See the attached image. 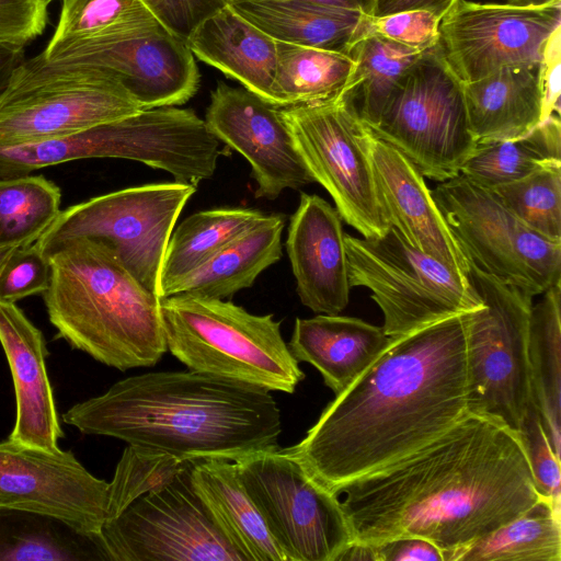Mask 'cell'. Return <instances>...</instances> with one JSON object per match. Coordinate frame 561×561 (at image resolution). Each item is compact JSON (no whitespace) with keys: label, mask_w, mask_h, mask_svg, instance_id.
<instances>
[{"label":"cell","mask_w":561,"mask_h":561,"mask_svg":"<svg viewBox=\"0 0 561 561\" xmlns=\"http://www.w3.org/2000/svg\"><path fill=\"white\" fill-rule=\"evenodd\" d=\"M341 493L354 540L378 545L420 537L438 547L444 561L541 497L519 436L472 413Z\"/></svg>","instance_id":"6da1fadb"},{"label":"cell","mask_w":561,"mask_h":561,"mask_svg":"<svg viewBox=\"0 0 561 561\" xmlns=\"http://www.w3.org/2000/svg\"><path fill=\"white\" fill-rule=\"evenodd\" d=\"M467 394L463 313L390 336L306 436L283 450L340 494L447 432L469 413Z\"/></svg>","instance_id":"7a4b0ae2"},{"label":"cell","mask_w":561,"mask_h":561,"mask_svg":"<svg viewBox=\"0 0 561 561\" xmlns=\"http://www.w3.org/2000/svg\"><path fill=\"white\" fill-rule=\"evenodd\" d=\"M62 420L83 434L114 437L187 462H234L278 446L282 432L270 391L190 369L125 378L75 404Z\"/></svg>","instance_id":"3957f363"},{"label":"cell","mask_w":561,"mask_h":561,"mask_svg":"<svg viewBox=\"0 0 561 561\" xmlns=\"http://www.w3.org/2000/svg\"><path fill=\"white\" fill-rule=\"evenodd\" d=\"M50 275L43 299L58 336L125 371L156 365L168 351L160 298L105 243L73 238L44 252Z\"/></svg>","instance_id":"277c9868"},{"label":"cell","mask_w":561,"mask_h":561,"mask_svg":"<svg viewBox=\"0 0 561 561\" xmlns=\"http://www.w3.org/2000/svg\"><path fill=\"white\" fill-rule=\"evenodd\" d=\"M167 350L190 370L293 393L305 378L273 314L181 293L160 298Z\"/></svg>","instance_id":"5b68a950"},{"label":"cell","mask_w":561,"mask_h":561,"mask_svg":"<svg viewBox=\"0 0 561 561\" xmlns=\"http://www.w3.org/2000/svg\"><path fill=\"white\" fill-rule=\"evenodd\" d=\"M351 287H365L399 336L474 311L483 301L468 276L412 247L392 226L377 238L344 236Z\"/></svg>","instance_id":"8992f818"},{"label":"cell","mask_w":561,"mask_h":561,"mask_svg":"<svg viewBox=\"0 0 561 561\" xmlns=\"http://www.w3.org/2000/svg\"><path fill=\"white\" fill-rule=\"evenodd\" d=\"M483 306L467 313L468 412L517 435L533 403L528 328L533 297L469 263Z\"/></svg>","instance_id":"52a82bcc"},{"label":"cell","mask_w":561,"mask_h":561,"mask_svg":"<svg viewBox=\"0 0 561 561\" xmlns=\"http://www.w3.org/2000/svg\"><path fill=\"white\" fill-rule=\"evenodd\" d=\"M373 135L399 150L423 176L444 182L460 173L477 141L462 82L438 44L421 54L399 80Z\"/></svg>","instance_id":"ba28073f"},{"label":"cell","mask_w":561,"mask_h":561,"mask_svg":"<svg viewBox=\"0 0 561 561\" xmlns=\"http://www.w3.org/2000/svg\"><path fill=\"white\" fill-rule=\"evenodd\" d=\"M141 108L101 70L25 59L0 99V147L56 138L138 113Z\"/></svg>","instance_id":"9c48e42d"},{"label":"cell","mask_w":561,"mask_h":561,"mask_svg":"<svg viewBox=\"0 0 561 561\" xmlns=\"http://www.w3.org/2000/svg\"><path fill=\"white\" fill-rule=\"evenodd\" d=\"M197 185L150 183L92 197L59 213L36 241L44 253L73 238L108 245L130 274L158 296L164 252L174 225Z\"/></svg>","instance_id":"30bf717a"},{"label":"cell","mask_w":561,"mask_h":561,"mask_svg":"<svg viewBox=\"0 0 561 561\" xmlns=\"http://www.w3.org/2000/svg\"><path fill=\"white\" fill-rule=\"evenodd\" d=\"M234 465L285 561H335L354 540L339 494L278 446Z\"/></svg>","instance_id":"8fae6325"},{"label":"cell","mask_w":561,"mask_h":561,"mask_svg":"<svg viewBox=\"0 0 561 561\" xmlns=\"http://www.w3.org/2000/svg\"><path fill=\"white\" fill-rule=\"evenodd\" d=\"M432 194L469 263L533 298L561 280V243L529 229L490 188L459 173Z\"/></svg>","instance_id":"7c38bea8"},{"label":"cell","mask_w":561,"mask_h":561,"mask_svg":"<svg viewBox=\"0 0 561 561\" xmlns=\"http://www.w3.org/2000/svg\"><path fill=\"white\" fill-rule=\"evenodd\" d=\"M294 144L314 182L334 201L341 218L362 237L390 227L378 199L369 127L344 98L280 107Z\"/></svg>","instance_id":"4fadbf2b"},{"label":"cell","mask_w":561,"mask_h":561,"mask_svg":"<svg viewBox=\"0 0 561 561\" xmlns=\"http://www.w3.org/2000/svg\"><path fill=\"white\" fill-rule=\"evenodd\" d=\"M190 466L104 523L108 561H243L196 493Z\"/></svg>","instance_id":"5bb4252c"},{"label":"cell","mask_w":561,"mask_h":561,"mask_svg":"<svg viewBox=\"0 0 561 561\" xmlns=\"http://www.w3.org/2000/svg\"><path fill=\"white\" fill-rule=\"evenodd\" d=\"M561 26V2L543 7L458 0L439 22L438 48L461 82L510 66L540 64Z\"/></svg>","instance_id":"9a60e30c"},{"label":"cell","mask_w":561,"mask_h":561,"mask_svg":"<svg viewBox=\"0 0 561 561\" xmlns=\"http://www.w3.org/2000/svg\"><path fill=\"white\" fill-rule=\"evenodd\" d=\"M47 62L96 68L115 80L141 110L184 104L199 85L194 55L184 41L165 28L83 43Z\"/></svg>","instance_id":"2e32d148"},{"label":"cell","mask_w":561,"mask_h":561,"mask_svg":"<svg viewBox=\"0 0 561 561\" xmlns=\"http://www.w3.org/2000/svg\"><path fill=\"white\" fill-rule=\"evenodd\" d=\"M110 482L95 478L71 451L0 443V506L49 514L100 534Z\"/></svg>","instance_id":"e0dca14e"},{"label":"cell","mask_w":561,"mask_h":561,"mask_svg":"<svg viewBox=\"0 0 561 561\" xmlns=\"http://www.w3.org/2000/svg\"><path fill=\"white\" fill-rule=\"evenodd\" d=\"M205 123L219 141L243 156L255 180V197L276 199L286 188L314 182L296 149L280 107L219 81L210 93Z\"/></svg>","instance_id":"ac0fdd59"},{"label":"cell","mask_w":561,"mask_h":561,"mask_svg":"<svg viewBox=\"0 0 561 561\" xmlns=\"http://www.w3.org/2000/svg\"><path fill=\"white\" fill-rule=\"evenodd\" d=\"M171 138L162 117L141 110L124 118L73 134L13 147H0V178L90 158H118L160 168Z\"/></svg>","instance_id":"d6986e66"},{"label":"cell","mask_w":561,"mask_h":561,"mask_svg":"<svg viewBox=\"0 0 561 561\" xmlns=\"http://www.w3.org/2000/svg\"><path fill=\"white\" fill-rule=\"evenodd\" d=\"M342 218L316 194H300L289 220L286 251L304 306L317 314H339L351 285Z\"/></svg>","instance_id":"ffe728a7"},{"label":"cell","mask_w":561,"mask_h":561,"mask_svg":"<svg viewBox=\"0 0 561 561\" xmlns=\"http://www.w3.org/2000/svg\"><path fill=\"white\" fill-rule=\"evenodd\" d=\"M370 156L378 199L389 225L415 249L468 276L469 261L421 172L399 150L374 135Z\"/></svg>","instance_id":"44dd1931"},{"label":"cell","mask_w":561,"mask_h":561,"mask_svg":"<svg viewBox=\"0 0 561 561\" xmlns=\"http://www.w3.org/2000/svg\"><path fill=\"white\" fill-rule=\"evenodd\" d=\"M0 343L11 369L16 416L9 439L47 450L59 449L62 431L48 379L45 340L15 302L0 300Z\"/></svg>","instance_id":"7402d4cb"},{"label":"cell","mask_w":561,"mask_h":561,"mask_svg":"<svg viewBox=\"0 0 561 561\" xmlns=\"http://www.w3.org/2000/svg\"><path fill=\"white\" fill-rule=\"evenodd\" d=\"M382 327L339 314L297 318L289 343L298 362L312 365L324 383L341 393L388 345Z\"/></svg>","instance_id":"603a6c76"},{"label":"cell","mask_w":561,"mask_h":561,"mask_svg":"<svg viewBox=\"0 0 561 561\" xmlns=\"http://www.w3.org/2000/svg\"><path fill=\"white\" fill-rule=\"evenodd\" d=\"M462 90L477 144L520 138L542 122L539 64L501 68Z\"/></svg>","instance_id":"cb8c5ba5"},{"label":"cell","mask_w":561,"mask_h":561,"mask_svg":"<svg viewBox=\"0 0 561 561\" xmlns=\"http://www.w3.org/2000/svg\"><path fill=\"white\" fill-rule=\"evenodd\" d=\"M186 44L199 60L272 103L276 41L242 18L229 3L205 19Z\"/></svg>","instance_id":"d4e9b609"},{"label":"cell","mask_w":561,"mask_h":561,"mask_svg":"<svg viewBox=\"0 0 561 561\" xmlns=\"http://www.w3.org/2000/svg\"><path fill=\"white\" fill-rule=\"evenodd\" d=\"M229 4L277 42L351 56L370 34V16L362 11L288 0H232Z\"/></svg>","instance_id":"484cf974"},{"label":"cell","mask_w":561,"mask_h":561,"mask_svg":"<svg viewBox=\"0 0 561 561\" xmlns=\"http://www.w3.org/2000/svg\"><path fill=\"white\" fill-rule=\"evenodd\" d=\"M190 476L216 526L243 561H285L243 488L233 461H193Z\"/></svg>","instance_id":"4316f807"},{"label":"cell","mask_w":561,"mask_h":561,"mask_svg":"<svg viewBox=\"0 0 561 561\" xmlns=\"http://www.w3.org/2000/svg\"><path fill=\"white\" fill-rule=\"evenodd\" d=\"M284 227L283 214H265L255 226L178 280L168 296L187 293L225 299L251 287L263 271L282 257Z\"/></svg>","instance_id":"83f0119b"},{"label":"cell","mask_w":561,"mask_h":561,"mask_svg":"<svg viewBox=\"0 0 561 561\" xmlns=\"http://www.w3.org/2000/svg\"><path fill=\"white\" fill-rule=\"evenodd\" d=\"M107 560L100 534L35 511L0 506V561Z\"/></svg>","instance_id":"f1b7e54d"},{"label":"cell","mask_w":561,"mask_h":561,"mask_svg":"<svg viewBox=\"0 0 561 561\" xmlns=\"http://www.w3.org/2000/svg\"><path fill=\"white\" fill-rule=\"evenodd\" d=\"M264 216L254 208L220 207L195 213L181 221L172 231L164 252L158 297L168 296L178 280L197 270Z\"/></svg>","instance_id":"f546056e"},{"label":"cell","mask_w":561,"mask_h":561,"mask_svg":"<svg viewBox=\"0 0 561 561\" xmlns=\"http://www.w3.org/2000/svg\"><path fill=\"white\" fill-rule=\"evenodd\" d=\"M542 294V299L531 306L529 316L530 380L545 431L560 457L561 280Z\"/></svg>","instance_id":"4dcf8cb0"},{"label":"cell","mask_w":561,"mask_h":561,"mask_svg":"<svg viewBox=\"0 0 561 561\" xmlns=\"http://www.w3.org/2000/svg\"><path fill=\"white\" fill-rule=\"evenodd\" d=\"M560 115H552L520 138L477 144L460 174L486 187L514 182L561 165Z\"/></svg>","instance_id":"1f68e13d"},{"label":"cell","mask_w":561,"mask_h":561,"mask_svg":"<svg viewBox=\"0 0 561 561\" xmlns=\"http://www.w3.org/2000/svg\"><path fill=\"white\" fill-rule=\"evenodd\" d=\"M354 65L344 54L276 41L272 103L287 107L335 100Z\"/></svg>","instance_id":"d6a6232c"},{"label":"cell","mask_w":561,"mask_h":561,"mask_svg":"<svg viewBox=\"0 0 561 561\" xmlns=\"http://www.w3.org/2000/svg\"><path fill=\"white\" fill-rule=\"evenodd\" d=\"M561 504L540 497L515 519L454 552L449 561H560Z\"/></svg>","instance_id":"836d02e7"},{"label":"cell","mask_w":561,"mask_h":561,"mask_svg":"<svg viewBox=\"0 0 561 561\" xmlns=\"http://www.w3.org/2000/svg\"><path fill=\"white\" fill-rule=\"evenodd\" d=\"M161 28L140 0H62L56 30L41 55L50 61L83 43Z\"/></svg>","instance_id":"e575fe53"},{"label":"cell","mask_w":561,"mask_h":561,"mask_svg":"<svg viewBox=\"0 0 561 561\" xmlns=\"http://www.w3.org/2000/svg\"><path fill=\"white\" fill-rule=\"evenodd\" d=\"M422 53L374 33L366 35L351 53L354 69L339 98L350 101L371 127L401 77Z\"/></svg>","instance_id":"d590c367"},{"label":"cell","mask_w":561,"mask_h":561,"mask_svg":"<svg viewBox=\"0 0 561 561\" xmlns=\"http://www.w3.org/2000/svg\"><path fill=\"white\" fill-rule=\"evenodd\" d=\"M61 192L44 175L0 178V248L36 242L57 218Z\"/></svg>","instance_id":"8d00e7d4"},{"label":"cell","mask_w":561,"mask_h":561,"mask_svg":"<svg viewBox=\"0 0 561 561\" xmlns=\"http://www.w3.org/2000/svg\"><path fill=\"white\" fill-rule=\"evenodd\" d=\"M490 190L529 229L561 243V165Z\"/></svg>","instance_id":"74e56055"},{"label":"cell","mask_w":561,"mask_h":561,"mask_svg":"<svg viewBox=\"0 0 561 561\" xmlns=\"http://www.w3.org/2000/svg\"><path fill=\"white\" fill-rule=\"evenodd\" d=\"M191 462L127 445L110 482L107 518H115L144 494L173 480Z\"/></svg>","instance_id":"f35d334b"},{"label":"cell","mask_w":561,"mask_h":561,"mask_svg":"<svg viewBox=\"0 0 561 561\" xmlns=\"http://www.w3.org/2000/svg\"><path fill=\"white\" fill-rule=\"evenodd\" d=\"M518 436L526 451L538 493L542 497L560 503V457L551 445L534 401Z\"/></svg>","instance_id":"ab89813d"},{"label":"cell","mask_w":561,"mask_h":561,"mask_svg":"<svg viewBox=\"0 0 561 561\" xmlns=\"http://www.w3.org/2000/svg\"><path fill=\"white\" fill-rule=\"evenodd\" d=\"M47 256L36 242L15 248L0 271V300L15 302L43 294L49 283Z\"/></svg>","instance_id":"60d3db41"},{"label":"cell","mask_w":561,"mask_h":561,"mask_svg":"<svg viewBox=\"0 0 561 561\" xmlns=\"http://www.w3.org/2000/svg\"><path fill=\"white\" fill-rule=\"evenodd\" d=\"M439 20L427 11H405L369 20L370 33L404 47L426 51L438 44Z\"/></svg>","instance_id":"b9f144b4"},{"label":"cell","mask_w":561,"mask_h":561,"mask_svg":"<svg viewBox=\"0 0 561 561\" xmlns=\"http://www.w3.org/2000/svg\"><path fill=\"white\" fill-rule=\"evenodd\" d=\"M172 35L187 42L194 30L222 9L225 0H140Z\"/></svg>","instance_id":"7bdbcfd3"},{"label":"cell","mask_w":561,"mask_h":561,"mask_svg":"<svg viewBox=\"0 0 561 561\" xmlns=\"http://www.w3.org/2000/svg\"><path fill=\"white\" fill-rule=\"evenodd\" d=\"M47 9V0H0V42L25 45L42 35Z\"/></svg>","instance_id":"ee69618b"},{"label":"cell","mask_w":561,"mask_h":561,"mask_svg":"<svg viewBox=\"0 0 561 561\" xmlns=\"http://www.w3.org/2000/svg\"><path fill=\"white\" fill-rule=\"evenodd\" d=\"M561 26L549 37L539 64L542 92V121L560 115Z\"/></svg>","instance_id":"f6af8a7d"},{"label":"cell","mask_w":561,"mask_h":561,"mask_svg":"<svg viewBox=\"0 0 561 561\" xmlns=\"http://www.w3.org/2000/svg\"><path fill=\"white\" fill-rule=\"evenodd\" d=\"M375 546L378 561H444L440 549L420 537H399Z\"/></svg>","instance_id":"bcb514c9"},{"label":"cell","mask_w":561,"mask_h":561,"mask_svg":"<svg viewBox=\"0 0 561 561\" xmlns=\"http://www.w3.org/2000/svg\"><path fill=\"white\" fill-rule=\"evenodd\" d=\"M458 0H370L368 15L373 18L391 15L405 11H427L439 21L453 9Z\"/></svg>","instance_id":"7dc6e473"},{"label":"cell","mask_w":561,"mask_h":561,"mask_svg":"<svg viewBox=\"0 0 561 561\" xmlns=\"http://www.w3.org/2000/svg\"><path fill=\"white\" fill-rule=\"evenodd\" d=\"M24 60V45L12 42H0V99L10 85L15 71Z\"/></svg>","instance_id":"c3c4849f"},{"label":"cell","mask_w":561,"mask_h":561,"mask_svg":"<svg viewBox=\"0 0 561 561\" xmlns=\"http://www.w3.org/2000/svg\"><path fill=\"white\" fill-rule=\"evenodd\" d=\"M378 561L375 545L353 540L336 557L335 561Z\"/></svg>","instance_id":"681fc988"},{"label":"cell","mask_w":561,"mask_h":561,"mask_svg":"<svg viewBox=\"0 0 561 561\" xmlns=\"http://www.w3.org/2000/svg\"><path fill=\"white\" fill-rule=\"evenodd\" d=\"M249 1H264V0H249ZM288 1L307 2V3L324 5V7L356 10V11H362L366 14H368L369 5H370V0H288Z\"/></svg>","instance_id":"f907efd6"},{"label":"cell","mask_w":561,"mask_h":561,"mask_svg":"<svg viewBox=\"0 0 561 561\" xmlns=\"http://www.w3.org/2000/svg\"><path fill=\"white\" fill-rule=\"evenodd\" d=\"M508 4L518 7H543L561 2V0H506Z\"/></svg>","instance_id":"816d5d0a"},{"label":"cell","mask_w":561,"mask_h":561,"mask_svg":"<svg viewBox=\"0 0 561 561\" xmlns=\"http://www.w3.org/2000/svg\"><path fill=\"white\" fill-rule=\"evenodd\" d=\"M14 249L12 247L0 248V271Z\"/></svg>","instance_id":"f5cc1de1"},{"label":"cell","mask_w":561,"mask_h":561,"mask_svg":"<svg viewBox=\"0 0 561 561\" xmlns=\"http://www.w3.org/2000/svg\"><path fill=\"white\" fill-rule=\"evenodd\" d=\"M227 3H229L231 0H225Z\"/></svg>","instance_id":"db71d44e"}]
</instances>
